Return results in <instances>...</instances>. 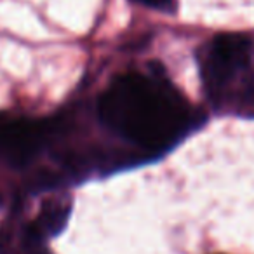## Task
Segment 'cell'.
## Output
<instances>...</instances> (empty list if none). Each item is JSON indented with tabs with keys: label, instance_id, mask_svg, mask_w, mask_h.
Instances as JSON below:
<instances>
[{
	"label": "cell",
	"instance_id": "7a4b0ae2",
	"mask_svg": "<svg viewBox=\"0 0 254 254\" xmlns=\"http://www.w3.org/2000/svg\"><path fill=\"white\" fill-rule=\"evenodd\" d=\"M251 60V40L239 33L218 35L200 58L202 78L209 94L221 98Z\"/></svg>",
	"mask_w": 254,
	"mask_h": 254
},
{
	"label": "cell",
	"instance_id": "3957f363",
	"mask_svg": "<svg viewBox=\"0 0 254 254\" xmlns=\"http://www.w3.org/2000/svg\"><path fill=\"white\" fill-rule=\"evenodd\" d=\"M68 214H70V205L68 204H63V202H47L42 207V211H40V214L37 216L32 228H30V233L35 239H46V237L56 235L66 225Z\"/></svg>",
	"mask_w": 254,
	"mask_h": 254
},
{
	"label": "cell",
	"instance_id": "277c9868",
	"mask_svg": "<svg viewBox=\"0 0 254 254\" xmlns=\"http://www.w3.org/2000/svg\"><path fill=\"white\" fill-rule=\"evenodd\" d=\"M16 119H9L5 115H0V157L5 159V153L9 148V141L12 136V127H14Z\"/></svg>",
	"mask_w": 254,
	"mask_h": 254
},
{
	"label": "cell",
	"instance_id": "5b68a950",
	"mask_svg": "<svg viewBox=\"0 0 254 254\" xmlns=\"http://www.w3.org/2000/svg\"><path fill=\"white\" fill-rule=\"evenodd\" d=\"M132 2H138L160 12H167V14H173L176 11V0H132Z\"/></svg>",
	"mask_w": 254,
	"mask_h": 254
},
{
	"label": "cell",
	"instance_id": "6da1fadb",
	"mask_svg": "<svg viewBox=\"0 0 254 254\" xmlns=\"http://www.w3.org/2000/svg\"><path fill=\"white\" fill-rule=\"evenodd\" d=\"M99 117L127 141L162 150L187 132L191 113L167 80L127 73L113 80L101 96Z\"/></svg>",
	"mask_w": 254,
	"mask_h": 254
}]
</instances>
